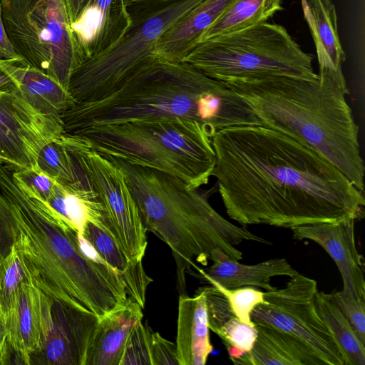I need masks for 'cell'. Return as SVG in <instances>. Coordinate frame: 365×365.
Returning a JSON list of instances; mask_svg holds the SVG:
<instances>
[{
    "label": "cell",
    "mask_w": 365,
    "mask_h": 365,
    "mask_svg": "<svg viewBox=\"0 0 365 365\" xmlns=\"http://www.w3.org/2000/svg\"><path fill=\"white\" fill-rule=\"evenodd\" d=\"M212 175L229 217L278 227L364 215V192L310 147L263 125L226 128L211 138Z\"/></svg>",
    "instance_id": "1"
},
{
    "label": "cell",
    "mask_w": 365,
    "mask_h": 365,
    "mask_svg": "<svg viewBox=\"0 0 365 365\" xmlns=\"http://www.w3.org/2000/svg\"><path fill=\"white\" fill-rule=\"evenodd\" d=\"M0 192L16 224L14 246L35 287L99 317L127 300L120 277L78 230L1 163Z\"/></svg>",
    "instance_id": "2"
},
{
    "label": "cell",
    "mask_w": 365,
    "mask_h": 365,
    "mask_svg": "<svg viewBox=\"0 0 365 365\" xmlns=\"http://www.w3.org/2000/svg\"><path fill=\"white\" fill-rule=\"evenodd\" d=\"M158 118L193 120L210 138L226 128L264 125L250 103L224 83L186 63L153 56L106 96L75 103L61 115L68 135L101 125Z\"/></svg>",
    "instance_id": "3"
},
{
    "label": "cell",
    "mask_w": 365,
    "mask_h": 365,
    "mask_svg": "<svg viewBox=\"0 0 365 365\" xmlns=\"http://www.w3.org/2000/svg\"><path fill=\"white\" fill-rule=\"evenodd\" d=\"M225 84L250 103L265 127L310 147L364 191L359 127L342 70L319 68L314 78L277 75Z\"/></svg>",
    "instance_id": "4"
},
{
    "label": "cell",
    "mask_w": 365,
    "mask_h": 365,
    "mask_svg": "<svg viewBox=\"0 0 365 365\" xmlns=\"http://www.w3.org/2000/svg\"><path fill=\"white\" fill-rule=\"evenodd\" d=\"M104 157L124 173L146 231L156 235L171 249L182 287H185L183 271L195 267V262L206 266L209 260L240 261L242 253L235 246L245 240L272 245L246 226L227 220L211 206L205 194L181 179Z\"/></svg>",
    "instance_id": "5"
},
{
    "label": "cell",
    "mask_w": 365,
    "mask_h": 365,
    "mask_svg": "<svg viewBox=\"0 0 365 365\" xmlns=\"http://www.w3.org/2000/svg\"><path fill=\"white\" fill-rule=\"evenodd\" d=\"M71 135L103 156L163 172L194 188L208 182L215 165L211 138L199 123L187 118L105 124Z\"/></svg>",
    "instance_id": "6"
},
{
    "label": "cell",
    "mask_w": 365,
    "mask_h": 365,
    "mask_svg": "<svg viewBox=\"0 0 365 365\" xmlns=\"http://www.w3.org/2000/svg\"><path fill=\"white\" fill-rule=\"evenodd\" d=\"M312 59L284 26L264 22L200 41L182 62L226 83L277 75L314 78Z\"/></svg>",
    "instance_id": "7"
},
{
    "label": "cell",
    "mask_w": 365,
    "mask_h": 365,
    "mask_svg": "<svg viewBox=\"0 0 365 365\" xmlns=\"http://www.w3.org/2000/svg\"><path fill=\"white\" fill-rule=\"evenodd\" d=\"M204 0H155L128 7L132 23L120 41L72 74L68 91L76 103L96 101L117 88L178 20Z\"/></svg>",
    "instance_id": "8"
},
{
    "label": "cell",
    "mask_w": 365,
    "mask_h": 365,
    "mask_svg": "<svg viewBox=\"0 0 365 365\" xmlns=\"http://www.w3.org/2000/svg\"><path fill=\"white\" fill-rule=\"evenodd\" d=\"M2 19L16 52L68 90L79 67L63 0H1Z\"/></svg>",
    "instance_id": "9"
},
{
    "label": "cell",
    "mask_w": 365,
    "mask_h": 365,
    "mask_svg": "<svg viewBox=\"0 0 365 365\" xmlns=\"http://www.w3.org/2000/svg\"><path fill=\"white\" fill-rule=\"evenodd\" d=\"M285 287L265 292L251 314L254 324L286 331L309 346L324 365H344L339 347L316 307L317 282L299 272Z\"/></svg>",
    "instance_id": "10"
},
{
    "label": "cell",
    "mask_w": 365,
    "mask_h": 365,
    "mask_svg": "<svg viewBox=\"0 0 365 365\" xmlns=\"http://www.w3.org/2000/svg\"><path fill=\"white\" fill-rule=\"evenodd\" d=\"M71 136L76 153L103 207L108 230L131 259L142 262L148 244L146 230L124 173L83 140Z\"/></svg>",
    "instance_id": "11"
},
{
    "label": "cell",
    "mask_w": 365,
    "mask_h": 365,
    "mask_svg": "<svg viewBox=\"0 0 365 365\" xmlns=\"http://www.w3.org/2000/svg\"><path fill=\"white\" fill-rule=\"evenodd\" d=\"M63 133L61 120L39 112L19 93L0 89V157L9 169L39 170L41 150Z\"/></svg>",
    "instance_id": "12"
},
{
    "label": "cell",
    "mask_w": 365,
    "mask_h": 365,
    "mask_svg": "<svg viewBox=\"0 0 365 365\" xmlns=\"http://www.w3.org/2000/svg\"><path fill=\"white\" fill-rule=\"evenodd\" d=\"M63 1L79 67L113 47L131 25L124 0Z\"/></svg>",
    "instance_id": "13"
},
{
    "label": "cell",
    "mask_w": 365,
    "mask_h": 365,
    "mask_svg": "<svg viewBox=\"0 0 365 365\" xmlns=\"http://www.w3.org/2000/svg\"><path fill=\"white\" fill-rule=\"evenodd\" d=\"M99 317L51 298L48 331L30 365H85Z\"/></svg>",
    "instance_id": "14"
},
{
    "label": "cell",
    "mask_w": 365,
    "mask_h": 365,
    "mask_svg": "<svg viewBox=\"0 0 365 365\" xmlns=\"http://www.w3.org/2000/svg\"><path fill=\"white\" fill-rule=\"evenodd\" d=\"M355 219L334 222L303 225L291 227L292 237L309 240L321 246L334 261L343 281L341 292L356 299L365 300V279L362 256L356 246Z\"/></svg>",
    "instance_id": "15"
},
{
    "label": "cell",
    "mask_w": 365,
    "mask_h": 365,
    "mask_svg": "<svg viewBox=\"0 0 365 365\" xmlns=\"http://www.w3.org/2000/svg\"><path fill=\"white\" fill-rule=\"evenodd\" d=\"M50 305V297L25 284L5 316L9 344L22 364L30 365L31 356L43 346Z\"/></svg>",
    "instance_id": "16"
},
{
    "label": "cell",
    "mask_w": 365,
    "mask_h": 365,
    "mask_svg": "<svg viewBox=\"0 0 365 365\" xmlns=\"http://www.w3.org/2000/svg\"><path fill=\"white\" fill-rule=\"evenodd\" d=\"M79 235L90 248L120 277L128 297L143 309L146 291L153 279L146 274L142 262L131 259L103 224L87 220Z\"/></svg>",
    "instance_id": "17"
},
{
    "label": "cell",
    "mask_w": 365,
    "mask_h": 365,
    "mask_svg": "<svg viewBox=\"0 0 365 365\" xmlns=\"http://www.w3.org/2000/svg\"><path fill=\"white\" fill-rule=\"evenodd\" d=\"M234 0H204L167 29L155 43L153 56L180 63L197 44L202 33Z\"/></svg>",
    "instance_id": "18"
},
{
    "label": "cell",
    "mask_w": 365,
    "mask_h": 365,
    "mask_svg": "<svg viewBox=\"0 0 365 365\" xmlns=\"http://www.w3.org/2000/svg\"><path fill=\"white\" fill-rule=\"evenodd\" d=\"M0 66L11 78L16 92L48 116L61 120L62 113L76 103L68 90L24 58L0 59Z\"/></svg>",
    "instance_id": "19"
},
{
    "label": "cell",
    "mask_w": 365,
    "mask_h": 365,
    "mask_svg": "<svg viewBox=\"0 0 365 365\" xmlns=\"http://www.w3.org/2000/svg\"><path fill=\"white\" fill-rule=\"evenodd\" d=\"M175 345L179 365H205L212 351L205 296L201 288L193 297L179 298Z\"/></svg>",
    "instance_id": "20"
},
{
    "label": "cell",
    "mask_w": 365,
    "mask_h": 365,
    "mask_svg": "<svg viewBox=\"0 0 365 365\" xmlns=\"http://www.w3.org/2000/svg\"><path fill=\"white\" fill-rule=\"evenodd\" d=\"M140 306L130 298L99 318L88 346L85 365H120L126 339L141 321Z\"/></svg>",
    "instance_id": "21"
},
{
    "label": "cell",
    "mask_w": 365,
    "mask_h": 365,
    "mask_svg": "<svg viewBox=\"0 0 365 365\" xmlns=\"http://www.w3.org/2000/svg\"><path fill=\"white\" fill-rule=\"evenodd\" d=\"M257 336L252 349L232 361L245 365H324L306 343L277 328L255 324Z\"/></svg>",
    "instance_id": "22"
},
{
    "label": "cell",
    "mask_w": 365,
    "mask_h": 365,
    "mask_svg": "<svg viewBox=\"0 0 365 365\" xmlns=\"http://www.w3.org/2000/svg\"><path fill=\"white\" fill-rule=\"evenodd\" d=\"M200 276L216 287L235 289L244 286L259 287L266 292L277 289L270 283L272 277L287 276L292 277L299 273L285 258H272L255 264H243L230 259L213 262L206 269L196 265Z\"/></svg>",
    "instance_id": "23"
},
{
    "label": "cell",
    "mask_w": 365,
    "mask_h": 365,
    "mask_svg": "<svg viewBox=\"0 0 365 365\" xmlns=\"http://www.w3.org/2000/svg\"><path fill=\"white\" fill-rule=\"evenodd\" d=\"M300 1L315 44L319 68L342 70L346 55L339 37L334 5L327 7L322 0Z\"/></svg>",
    "instance_id": "24"
},
{
    "label": "cell",
    "mask_w": 365,
    "mask_h": 365,
    "mask_svg": "<svg viewBox=\"0 0 365 365\" xmlns=\"http://www.w3.org/2000/svg\"><path fill=\"white\" fill-rule=\"evenodd\" d=\"M282 9V0H234L197 43L267 22Z\"/></svg>",
    "instance_id": "25"
},
{
    "label": "cell",
    "mask_w": 365,
    "mask_h": 365,
    "mask_svg": "<svg viewBox=\"0 0 365 365\" xmlns=\"http://www.w3.org/2000/svg\"><path fill=\"white\" fill-rule=\"evenodd\" d=\"M314 301L319 314L339 347L344 365H365V344L357 336L331 294L317 291Z\"/></svg>",
    "instance_id": "26"
},
{
    "label": "cell",
    "mask_w": 365,
    "mask_h": 365,
    "mask_svg": "<svg viewBox=\"0 0 365 365\" xmlns=\"http://www.w3.org/2000/svg\"><path fill=\"white\" fill-rule=\"evenodd\" d=\"M25 284H32L20 254L14 245L11 252L0 261V308L5 316Z\"/></svg>",
    "instance_id": "27"
},
{
    "label": "cell",
    "mask_w": 365,
    "mask_h": 365,
    "mask_svg": "<svg viewBox=\"0 0 365 365\" xmlns=\"http://www.w3.org/2000/svg\"><path fill=\"white\" fill-rule=\"evenodd\" d=\"M151 331L141 321L134 325L126 339L120 365H151Z\"/></svg>",
    "instance_id": "28"
},
{
    "label": "cell",
    "mask_w": 365,
    "mask_h": 365,
    "mask_svg": "<svg viewBox=\"0 0 365 365\" xmlns=\"http://www.w3.org/2000/svg\"><path fill=\"white\" fill-rule=\"evenodd\" d=\"M216 288L225 295L237 319L245 324L255 326L251 319V314L256 306L264 302V292L253 286H244L235 289Z\"/></svg>",
    "instance_id": "29"
},
{
    "label": "cell",
    "mask_w": 365,
    "mask_h": 365,
    "mask_svg": "<svg viewBox=\"0 0 365 365\" xmlns=\"http://www.w3.org/2000/svg\"><path fill=\"white\" fill-rule=\"evenodd\" d=\"M222 339L226 349H237L245 354L250 351L257 339V330L241 322L236 317L225 322L216 333Z\"/></svg>",
    "instance_id": "30"
},
{
    "label": "cell",
    "mask_w": 365,
    "mask_h": 365,
    "mask_svg": "<svg viewBox=\"0 0 365 365\" xmlns=\"http://www.w3.org/2000/svg\"><path fill=\"white\" fill-rule=\"evenodd\" d=\"M200 288L205 296L210 330L216 334L225 322L236 316L221 291L212 285Z\"/></svg>",
    "instance_id": "31"
},
{
    "label": "cell",
    "mask_w": 365,
    "mask_h": 365,
    "mask_svg": "<svg viewBox=\"0 0 365 365\" xmlns=\"http://www.w3.org/2000/svg\"><path fill=\"white\" fill-rule=\"evenodd\" d=\"M330 294L357 336L365 344V300L349 297L341 291H333Z\"/></svg>",
    "instance_id": "32"
},
{
    "label": "cell",
    "mask_w": 365,
    "mask_h": 365,
    "mask_svg": "<svg viewBox=\"0 0 365 365\" xmlns=\"http://www.w3.org/2000/svg\"><path fill=\"white\" fill-rule=\"evenodd\" d=\"M16 237V224L5 198L0 192V261L11 252Z\"/></svg>",
    "instance_id": "33"
},
{
    "label": "cell",
    "mask_w": 365,
    "mask_h": 365,
    "mask_svg": "<svg viewBox=\"0 0 365 365\" xmlns=\"http://www.w3.org/2000/svg\"><path fill=\"white\" fill-rule=\"evenodd\" d=\"M151 365H179L175 344L158 332L150 333Z\"/></svg>",
    "instance_id": "34"
},
{
    "label": "cell",
    "mask_w": 365,
    "mask_h": 365,
    "mask_svg": "<svg viewBox=\"0 0 365 365\" xmlns=\"http://www.w3.org/2000/svg\"><path fill=\"white\" fill-rule=\"evenodd\" d=\"M23 58L15 50L5 29L2 19V9L0 1V59L11 60Z\"/></svg>",
    "instance_id": "35"
},
{
    "label": "cell",
    "mask_w": 365,
    "mask_h": 365,
    "mask_svg": "<svg viewBox=\"0 0 365 365\" xmlns=\"http://www.w3.org/2000/svg\"><path fill=\"white\" fill-rule=\"evenodd\" d=\"M8 346V331L6 317L0 308V365L5 364Z\"/></svg>",
    "instance_id": "36"
},
{
    "label": "cell",
    "mask_w": 365,
    "mask_h": 365,
    "mask_svg": "<svg viewBox=\"0 0 365 365\" xmlns=\"http://www.w3.org/2000/svg\"><path fill=\"white\" fill-rule=\"evenodd\" d=\"M155 1V0H124L125 5L128 8L132 5L144 3L147 1Z\"/></svg>",
    "instance_id": "37"
},
{
    "label": "cell",
    "mask_w": 365,
    "mask_h": 365,
    "mask_svg": "<svg viewBox=\"0 0 365 365\" xmlns=\"http://www.w3.org/2000/svg\"><path fill=\"white\" fill-rule=\"evenodd\" d=\"M327 7H330L334 5L332 0H322Z\"/></svg>",
    "instance_id": "38"
},
{
    "label": "cell",
    "mask_w": 365,
    "mask_h": 365,
    "mask_svg": "<svg viewBox=\"0 0 365 365\" xmlns=\"http://www.w3.org/2000/svg\"><path fill=\"white\" fill-rule=\"evenodd\" d=\"M1 1V0H0Z\"/></svg>",
    "instance_id": "39"
}]
</instances>
